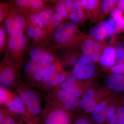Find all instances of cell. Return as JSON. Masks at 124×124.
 Listing matches in <instances>:
<instances>
[{"label": "cell", "mask_w": 124, "mask_h": 124, "mask_svg": "<svg viewBox=\"0 0 124 124\" xmlns=\"http://www.w3.org/2000/svg\"><path fill=\"white\" fill-rule=\"evenodd\" d=\"M40 116L41 124H71L68 111L50 102L46 101Z\"/></svg>", "instance_id": "obj_6"}, {"label": "cell", "mask_w": 124, "mask_h": 124, "mask_svg": "<svg viewBox=\"0 0 124 124\" xmlns=\"http://www.w3.org/2000/svg\"><path fill=\"white\" fill-rule=\"evenodd\" d=\"M73 124H91L88 120L85 118H79L76 120Z\"/></svg>", "instance_id": "obj_44"}, {"label": "cell", "mask_w": 124, "mask_h": 124, "mask_svg": "<svg viewBox=\"0 0 124 124\" xmlns=\"http://www.w3.org/2000/svg\"><path fill=\"white\" fill-rule=\"evenodd\" d=\"M45 93L46 101L52 103L67 111L75 110L79 104L77 97L64 91L59 85L52 88Z\"/></svg>", "instance_id": "obj_5"}, {"label": "cell", "mask_w": 124, "mask_h": 124, "mask_svg": "<svg viewBox=\"0 0 124 124\" xmlns=\"http://www.w3.org/2000/svg\"><path fill=\"white\" fill-rule=\"evenodd\" d=\"M81 52L90 58L93 62H97L100 56L107 45L103 42L96 40L87 35L81 32L80 34Z\"/></svg>", "instance_id": "obj_7"}, {"label": "cell", "mask_w": 124, "mask_h": 124, "mask_svg": "<svg viewBox=\"0 0 124 124\" xmlns=\"http://www.w3.org/2000/svg\"><path fill=\"white\" fill-rule=\"evenodd\" d=\"M61 55V64L64 66H75L78 63L79 59L83 53L79 50L76 49L64 50Z\"/></svg>", "instance_id": "obj_17"}, {"label": "cell", "mask_w": 124, "mask_h": 124, "mask_svg": "<svg viewBox=\"0 0 124 124\" xmlns=\"http://www.w3.org/2000/svg\"><path fill=\"white\" fill-rule=\"evenodd\" d=\"M115 50V65L124 62V38H116L113 45Z\"/></svg>", "instance_id": "obj_24"}, {"label": "cell", "mask_w": 124, "mask_h": 124, "mask_svg": "<svg viewBox=\"0 0 124 124\" xmlns=\"http://www.w3.org/2000/svg\"><path fill=\"white\" fill-rule=\"evenodd\" d=\"M4 105L13 115L23 116L28 120L33 119L28 113L20 98L13 90L11 97Z\"/></svg>", "instance_id": "obj_13"}, {"label": "cell", "mask_w": 124, "mask_h": 124, "mask_svg": "<svg viewBox=\"0 0 124 124\" xmlns=\"http://www.w3.org/2000/svg\"><path fill=\"white\" fill-rule=\"evenodd\" d=\"M6 32L4 24H1L0 27V50L1 53L3 51L6 44Z\"/></svg>", "instance_id": "obj_32"}, {"label": "cell", "mask_w": 124, "mask_h": 124, "mask_svg": "<svg viewBox=\"0 0 124 124\" xmlns=\"http://www.w3.org/2000/svg\"><path fill=\"white\" fill-rule=\"evenodd\" d=\"M27 21V23L45 31L44 27L38 12H33L29 14L28 17Z\"/></svg>", "instance_id": "obj_28"}, {"label": "cell", "mask_w": 124, "mask_h": 124, "mask_svg": "<svg viewBox=\"0 0 124 124\" xmlns=\"http://www.w3.org/2000/svg\"><path fill=\"white\" fill-rule=\"evenodd\" d=\"M116 22L117 25V34L124 32V16L116 21Z\"/></svg>", "instance_id": "obj_42"}, {"label": "cell", "mask_w": 124, "mask_h": 124, "mask_svg": "<svg viewBox=\"0 0 124 124\" xmlns=\"http://www.w3.org/2000/svg\"><path fill=\"white\" fill-rule=\"evenodd\" d=\"M81 31L77 25L71 22L62 23L54 32V40L62 49H80Z\"/></svg>", "instance_id": "obj_1"}, {"label": "cell", "mask_w": 124, "mask_h": 124, "mask_svg": "<svg viewBox=\"0 0 124 124\" xmlns=\"http://www.w3.org/2000/svg\"><path fill=\"white\" fill-rule=\"evenodd\" d=\"M116 8L120 9L124 13V0H117L116 3Z\"/></svg>", "instance_id": "obj_47"}, {"label": "cell", "mask_w": 124, "mask_h": 124, "mask_svg": "<svg viewBox=\"0 0 124 124\" xmlns=\"http://www.w3.org/2000/svg\"><path fill=\"white\" fill-rule=\"evenodd\" d=\"M62 22V20H60V19L58 17L55 13L52 18L51 22V24L53 30L56 29L58 27L62 24L61 23Z\"/></svg>", "instance_id": "obj_41"}, {"label": "cell", "mask_w": 124, "mask_h": 124, "mask_svg": "<svg viewBox=\"0 0 124 124\" xmlns=\"http://www.w3.org/2000/svg\"><path fill=\"white\" fill-rule=\"evenodd\" d=\"M15 2L17 6L23 8L31 9L33 12L39 13L45 8L44 3L41 0H17Z\"/></svg>", "instance_id": "obj_21"}, {"label": "cell", "mask_w": 124, "mask_h": 124, "mask_svg": "<svg viewBox=\"0 0 124 124\" xmlns=\"http://www.w3.org/2000/svg\"><path fill=\"white\" fill-rule=\"evenodd\" d=\"M124 13L120 9L116 8L111 13V17L116 21L124 16Z\"/></svg>", "instance_id": "obj_39"}, {"label": "cell", "mask_w": 124, "mask_h": 124, "mask_svg": "<svg viewBox=\"0 0 124 124\" xmlns=\"http://www.w3.org/2000/svg\"><path fill=\"white\" fill-rule=\"evenodd\" d=\"M71 0H59L56 4L55 7V14L62 21L69 17L71 9Z\"/></svg>", "instance_id": "obj_20"}, {"label": "cell", "mask_w": 124, "mask_h": 124, "mask_svg": "<svg viewBox=\"0 0 124 124\" xmlns=\"http://www.w3.org/2000/svg\"><path fill=\"white\" fill-rule=\"evenodd\" d=\"M116 2L117 0H101L100 10L104 18L116 8Z\"/></svg>", "instance_id": "obj_27"}, {"label": "cell", "mask_w": 124, "mask_h": 124, "mask_svg": "<svg viewBox=\"0 0 124 124\" xmlns=\"http://www.w3.org/2000/svg\"><path fill=\"white\" fill-rule=\"evenodd\" d=\"M94 90L93 89H89L84 94L82 99L79 101V105L81 109H84L88 103L94 100Z\"/></svg>", "instance_id": "obj_29"}, {"label": "cell", "mask_w": 124, "mask_h": 124, "mask_svg": "<svg viewBox=\"0 0 124 124\" xmlns=\"http://www.w3.org/2000/svg\"><path fill=\"white\" fill-rule=\"evenodd\" d=\"M13 114L4 105H0V124H2L5 119Z\"/></svg>", "instance_id": "obj_35"}, {"label": "cell", "mask_w": 124, "mask_h": 124, "mask_svg": "<svg viewBox=\"0 0 124 124\" xmlns=\"http://www.w3.org/2000/svg\"><path fill=\"white\" fill-rule=\"evenodd\" d=\"M108 122L109 124H117V115L114 113L110 117L108 118Z\"/></svg>", "instance_id": "obj_45"}, {"label": "cell", "mask_w": 124, "mask_h": 124, "mask_svg": "<svg viewBox=\"0 0 124 124\" xmlns=\"http://www.w3.org/2000/svg\"><path fill=\"white\" fill-rule=\"evenodd\" d=\"M23 65L16 62L6 54L0 65V88L13 90L22 82L21 69Z\"/></svg>", "instance_id": "obj_2"}, {"label": "cell", "mask_w": 124, "mask_h": 124, "mask_svg": "<svg viewBox=\"0 0 124 124\" xmlns=\"http://www.w3.org/2000/svg\"><path fill=\"white\" fill-rule=\"evenodd\" d=\"M39 13L45 29L47 31L48 34L51 33L53 31L51 22L55 13L52 9L45 8L40 11Z\"/></svg>", "instance_id": "obj_22"}, {"label": "cell", "mask_w": 124, "mask_h": 124, "mask_svg": "<svg viewBox=\"0 0 124 124\" xmlns=\"http://www.w3.org/2000/svg\"><path fill=\"white\" fill-rule=\"evenodd\" d=\"M13 7H9L8 13L4 20V25L8 38L23 33L26 28V18L23 14L18 12Z\"/></svg>", "instance_id": "obj_9"}, {"label": "cell", "mask_w": 124, "mask_h": 124, "mask_svg": "<svg viewBox=\"0 0 124 124\" xmlns=\"http://www.w3.org/2000/svg\"><path fill=\"white\" fill-rule=\"evenodd\" d=\"M78 79L73 74H69L59 85L64 91L79 97L81 95L82 91L78 85Z\"/></svg>", "instance_id": "obj_16"}, {"label": "cell", "mask_w": 124, "mask_h": 124, "mask_svg": "<svg viewBox=\"0 0 124 124\" xmlns=\"http://www.w3.org/2000/svg\"><path fill=\"white\" fill-rule=\"evenodd\" d=\"M89 35L94 39L104 43L105 40L116 36L113 26L107 21H102L92 27L89 31Z\"/></svg>", "instance_id": "obj_12"}, {"label": "cell", "mask_w": 124, "mask_h": 124, "mask_svg": "<svg viewBox=\"0 0 124 124\" xmlns=\"http://www.w3.org/2000/svg\"><path fill=\"white\" fill-rule=\"evenodd\" d=\"M27 39L23 33H18L8 38L6 54L16 62L23 65V51Z\"/></svg>", "instance_id": "obj_8"}, {"label": "cell", "mask_w": 124, "mask_h": 124, "mask_svg": "<svg viewBox=\"0 0 124 124\" xmlns=\"http://www.w3.org/2000/svg\"><path fill=\"white\" fill-rule=\"evenodd\" d=\"M106 82L111 89L117 92L124 91V75L111 74L106 80Z\"/></svg>", "instance_id": "obj_19"}, {"label": "cell", "mask_w": 124, "mask_h": 124, "mask_svg": "<svg viewBox=\"0 0 124 124\" xmlns=\"http://www.w3.org/2000/svg\"><path fill=\"white\" fill-rule=\"evenodd\" d=\"M95 69L91 59L82 54L79 59L77 64L74 67L72 74L79 79L91 78L95 74Z\"/></svg>", "instance_id": "obj_10"}, {"label": "cell", "mask_w": 124, "mask_h": 124, "mask_svg": "<svg viewBox=\"0 0 124 124\" xmlns=\"http://www.w3.org/2000/svg\"><path fill=\"white\" fill-rule=\"evenodd\" d=\"M107 108L106 104L103 102H100L92 113V118L94 122L98 124L103 123L107 116Z\"/></svg>", "instance_id": "obj_23"}, {"label": "cell", "mask_w": 124, "mask_h": 124, "mask_svg": "<svg viewBox=\"0 0 124 124\" xmlns=\"http://www.w3.org/2000/svg\"><path fill=\"white\" fill-rule=\"evenodd\" d=\"M17 115H12L6 118L1 124H23L26 122L27 119L24 117H23L19 120H16V117Z\"/></svg>", "instance_id": "obj_34"}, {"label": "cell", "mask_w": 124, "mask_h": 124, "mask_svg": "<svg viewBox=\"0 0 124 124\" xmlns=\"http://www.w3.org/2000/svg\"><path fill=\"white\" fill-rule=\"evenodd\" d=\"M98 105L97 102L93 100L86 105L84 110L87 113H93Z\"/></svg>", "instance_id": "obj_40"}, {"label": "cell", "mask_w": 124, "mask_h": 124, "mask_svg": "<svg viewBox=\"0 0 124 124\" xmlns=\"http://www.w3.org/2000/svg\"><path fill=\"white\" fill-rule=\"evenodd\" d=\"M115 110V108L113 106H110L107 108V116L108 118L110 117L114 114Z\"/></svg>", "instance_id": "obj_46"}, {"label": "cell", "mask_w": 124, "mask_h": 124, "mask_svg": "<svg viewBox=\"0 0 124 124\" xmlns=\"http://www.w3.org/2000/svg\"><path fill=\"white\" fill-rule=\"evenodd\" d=\"M25 29L27 35L34 40L39 41L44 39L46 32L44 30L28 23Z\"/></svg>", "instance_id": "obj_25"}, {"label": "cell", "mask_w": 124, "mask_h": 124, "mask_svg": "<svg viewBox=\"0 0 124 124\" xmlns=\"http://www.w3.org/2000/svg\"><path fill=\"white\" fill-rule=\"evenodd\" d=\"M55 55L48 49L43 46L38 55L37 63H41L48 64L56 59Z\"/></svg>", "instance_id": "obj_26"}, {"label": "cell", "mask_w": 124, "mask_h": 124, "mask_svg": "<svg viewBox=\"0 0 124 124\" xmlns=\"http://www.w3.org/2000/svg\"><path fill=\"white\" fill-rule=\"evenodd\" d=\"M13 91L20 98L27 110L33 119L42 113V97L37 89L26 86L23 81Z\"/></svg>", "instance_id": "obj_3"}, {"label": "cell", "mask_w": 124, "mask_h": 124, "mask_svg": "<svg viewBox=\"0 0 124 124\" xmlns=\"http://www.w3.org/2000/svg\"><path fill=\"white\" fill-rule=\"evenodd\" d=\"M110 70L113 74L124 75V62L111 67Z\"/></svg>", "instance_id": "obj_36"}, {"label": "cell", "mask_w": 124, "mask_h": 124, "mask_svg": "<svg viewBox=\"0 0 124 124\" xmlns=\"http://www.w3.org/2000/svg\"><path fill=\"white\" fill-rule=\"evenodd\" d=\"M37 64L36 63L33 62L30 60L23 65V69L25 75V80L28 78L33 73L36 67Z\"/></svg>", "instance_id": "obj_30"}, {"label": "cell", "mask_w": 124, "mask_h": 124, "mask_svg": "<svg viewBox=\"0 0 124 124\" xmlns=\"http://www.w3.org/2000/svg\"><path fill=\"white\" fill-rule=\"evenodd\" d=\"M86 20L95 23L102 22L104 19L100 10V0H80Z\"/></svg>", "instance_id": "obj_11"}, {"label": "cell", "mask_w": 124, "mask_h": 124, "mask_svg": "<svg viewBox=\"0 0 124 124\" xmlns=\"http://www.w3.org/2000/svg\"><path fill=\"white\" fill-rule=\"evenodd\" d=\"M62 66L59 60L56 58L46 66L38 90L45 93L64 81L69 74L63 70Z\"/></svg>", "instance_id": "obj_4"}, {"label": "cell", "mask_w": 124, "mask_h": 124, "mask_svg": "<svg viewBox=\"0 0 124 124\" xmlns=\"http://www.w3.org/2000/svg\"><path fill=\"white\" fill-rule=\"evenodd\" d=\"M12 90H8L0 88V104L5 105L11 97Z\"/></svg>", "instance_id": "obj_31"}, {"label": "cell", "mask_w": 124, "mask_h": 124, "mask_svg": "<svg viewBox=\"0 0 124 124\" xmlns=\"http://www.w3.org/2000/svg\"><path fill=\"white\" fill-rule=\"evenodd\" d=\"M117 124H124V107H120L117 110Z\"/></svg>", "instance_id": "obj_38"}, {"label": "cell", "mask_w": 124, "mask_h": 124, "mask_svg": "<svg viewBox=\"0 0 124 124\" xmlns=\"http://www.w3.org/2000/svg\"><path fill=\"white\" fill-rule=\"evenodd\" d=\"M115 50L113 45L107 46L100 56L99 62L103 66L111 67L115 65Z\"/></svg>", "instance_id": "obj_18"}, {"label": "cell", "mask_w": 124, "mask_h": 124, "mask_svg": "<svg viewBox=\"0 0 124 124\" xmlns=\"http://www.w3.org/2000/svg\"><path fill=\"white\" fill-rule=\"evenodd\" d=\"M37 63L36 67L33 73L28 78L23 81L24 85L28 88L39 89L43 72L47 64L41 63Z\"/></svg>", "instance_id": "obj_14"}, {"label": "cell", "mask_w": 124, "mask_h": 124, "mask_svg": "<svg viewBox=\"0 0 124 124\" xmlns=\"http://www.w3.org/2000/svg\"><path fill=\"white\" fill-rule=\"evenodd\" d=\"M25 124H41V116H38L32 120H27Z\"/></svg>", "instance_id": "obj_43"}, {"label": "cell", "mask_w": 124, "mask_h": 124, "mask_svg": "<svg viewBox=\"0 0 124 124\" xmlns=\"http://www.w3.org/2000/svg\"><path fill=\"white\" fill-rule=\"evenodd\" d=\"M43 46H36L32 48L29 52V56L31 60L33 62L36 63L38 60V55Z\"/></svg>", "instance_id": "obj_33"}, {"label": "cell", "mask_w": 124, "mask_h": 124, "mask_svg": "<svg viewBox=\"0 0 124 124\" xmlns=\"http://www.w3.org/2000/svg\"><path fill=\"white\" fill-rule=\"evenodd\" d=\"M69 18L71 22L77 25L84 24L86 20L84 12L81 6L80 1L73 0Z\"/></svg>", "instance_id": "obj_15"}, {"label": "cell", "mask_w": 124, "mask_h": 124, "mask_svg": "<svg viewBox=\"0 0 124 124\" xmlns=\"http://www.w3.org/2000/svg\"><path fill=\"white\" fill-rule=\"evenodd\" d=\"M9 7L5 4L1 3L0 5V22L4 20L8 14Z\"/></svg>", "instance_id": "obj_37"}]
</instances>
